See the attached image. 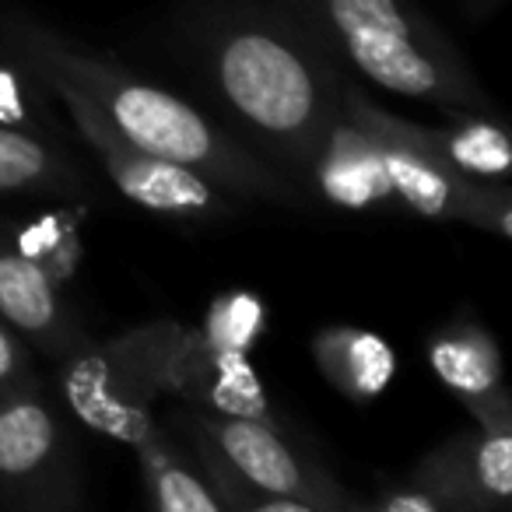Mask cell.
Here are the masks:
<instances>
[{
    "label": "cell",
    "instance_id": "cell-1",
    "mask_svg": "<svg viewBox=\"0 0 512 512\" xmlns=\"http://www.w3.org/2000/svg\"><path fill=\"white\" fill-rule=\"evenodd\" d=\"M4 39L15 46L18 60L29 67L32 78H60L78 88L116 134L148 155L186 165L228 193L288 207L302 204V190L292 179L232 141L218 123H211L179 95L137 81L123 67L78 50L64 36L25 18L4 22Z\"/></svg>",
    "mask_w": 512,
    "mask_h": 512
},
{
    "label": "cell",
    "instance_id": "cell-2",
    "mask_svg": "<svg viewBox=\"0 0 512 512\" xmlns=\"http://www.w3.org/2000/svg\"><path fill=\"white\" fill-rule=\"evenodd\" d=\"M200 43V67L218 102L278 162L306 179L337 116L330 57L295 18L267 11L218 15Z\"/></svg>",
    "mask_w": 512,
    "mask_h": 512
},
{
    "label": "cell",
    "instance_id": "cell-3",
    "mask_svg": "<svg viewBox=\"0 0 512 512\" xmlns=\"http://www.w3.org/2000/svg\"><path fill=\"white\" fill-rule=\"evenodd\" d=\"M292 18L327 57L376 88L446 113H491V99L449 36L411 0H292Z\"/></svg>",
    "mask_w": 512,
    "mask_h": 512
},
{
    "label": "cell",
    "instance_id": "cell-4",
    "mask_svg": "<svg viewBox=\"0 0 512 512\" xmlns=\"http://www.w3.org/2000/svg\"><path fill=\"white\" fill-rule=\"evenodd\" d=\"M172 428L211 484L221 512H351V498L320 460L299 453L274 421L232 418L186 404Z\"/></svg>",
    "mask_w": 512,
    "mask_h": 512
},
{
    "label": "cell",
    "instance_id": "cell-5",
    "mask_svg": "<svg viewBox=\"0 0 512 512\" xmlns=\"http://www.w3.org/2000/svg\"><path fill=\"white\" fill-rule=\"evenodd\" d=\"M337 102L355 123H362L372 137H376L379 151H383L386 176L393 186V200L407 207V211L421 214V218H439V221H463L481 232H491L498 239H509L512 232V193L509 186L495 183H477L460 172L446 169L425 155L421 148L407 144L400 134H393L383 120V106L372 102L355 81H337Z\"/></svg>",
    "mask_w": 512,
    "mask_h": 512
},
{
    "label": "cell",
    "instance_id": "cell-6",
    "mask_svg": "<svg viewBox=\"0 0 512 512\" xmlns=\"http://www.w3.org/2000/svg\"><path fill=\"white\" fill-rule=\"evenodd\" d=\"M127 334L162 397L232 418L274 421L271 400L249 355L211 348L197 327H183L176 320L144 323Z\"/></svg>",
    "mask_w": 512,
    "mask_h": 512
},
{
    "label": "cell",
    "instance_id": "cell-7",
    "mask_svg": "<svg viewBox=\"0 0 512 512\" xmlns=\"http://www.w3.org/2000/svg\"><path fill=\"white\" fill-rule=\"evenodd\" d=\"M74 449L39 383L0 397V505L29 512L78 509Z\"/></svg>",
    "mask_w": 512,
    "mask_h": 512
},
{
    "label": "cell",
    "instance_id": "cell-8",
    "mask_svg": "<svg viewBox=\"0 0 512 512\" xmlns=\"http://www.w3.org/2000/svg\"><path fill=\"white\" fill-rule=\"evenodd\" d=\"M39 81H43V88H50L53 99L64 102L67 116H71L81 141L92 148V155L99 158L102 169L109 172L116 190L127 200H134L137 207L155 211V214H169V218H214V214L228 211V197L211 179L186 169V165L148 155V151H141L137 144H130L127 137L116 134L106 116H102L78 88L67 85V81H60V78H39Z\"/></svg>",
    "mask_w": 512,
    "mask_h": 512
},
{
    "label": "cell",
    "instance_id": "cell-9",
    "mask_svg": "<svg viewBox=\"0 0 512 512\" xmlns=\"http://www.w3.org/2000/svg\"><path fill=\"white\" fill-rule=\"evenodd\" d=\"M60 362L64 404L81 425L127 446L158 425L155 404L162 393L151 383L130 334L113 341H85Z\"/></svg>",
    "mask_w": 512,
    "mask_h": 512
},
{
    "label": "cell",
    "instance_id": "cell-10",
    "mask_svg": "<svg viewBox=\"0 0 512 512\" xmlns=\"http://www.w3.org/2000/svg\"><path fill=\"white\" fill-rule=\"evenodd\" d=\"M404 484L439 512H502L512 491V428L477 425L428 449Z\"/></svg>",
    "mask_w": 512,
    "mask_h": 512
},
{
    "label": "cell",
    "instance_id": "cell-11",
    "mask_svg": "<svg viewBox=\"0 0 512 512\" xmlns=\"http://www.w3.org/2000/svg\"><path fill=\"white\" fill-rule=\"evenodd\" d=\"M425 358L439 383L456 393L477 425L512 428V397L505 390L502 355L498 344L481 323L449 320L435 330L425 348Z\"/></svg>",
    "mask_w": 512,
    "mask_h": 512
},
{
    "label": "cell",
    "instance_id": "cell-12",
    "mask_svg": "<svg viewBox=\"0 0 512 512\" xmlns=\"http://www.w3.org/2000/svg\"><path fill=\"white\" fill-rule=\"evenodd\" d=\"M0 320H8L25 341L39 344L46 355L67 358L85 344V330L74 320L60 285L18 249V242L0 235Z\"/></svg>",
    "mask_w": 512,
    "mask_h": 512
},
{
    "label": "cell",
    "instance_id": "cell-13",
    "mask_svg": "<svg viewBox=\"0 0 512 512\" xmlns=\"http://www.w3.org/2000/svg\"><path fill=\"white\" fill-rule=\"evenodd\" d=\"M306 179L316 197L327 200L330 207H344V211H369V207H386L393 200V186L376 137L362 123L351 120L341 102H337V116Z\"/></svg>",
    "mask_w": 512,
    "mask_h": 512
},
{
    "label": "cell",
    "instance_id": "cell-14",
    "mask_svg": "<svg viewBox=\"0 0 512 512\" xmlns=\"http://www.w3.org/2000/svg\"><path fill=\"white\" fill-rule=\"evenodd\" d=\"M383 120L393 134H400L407 144L432 155L446 169L477 179V183L509 186L512 144L502 123H495L491 113H460L449 127H421V123L404 120L390 109H383Z\"/></svg>",
    "mask_w": 512,
    "mask_h": 512
},
{
    "label": "cell",
    "instance_id": "cell-15",
    "mask_svg": "<svg viewBox=\"0 0 512 512\" xmlns=\"http://www.w3.org/2000/svg\"><path fill=\"white\" fill-rule=\"evenodd\" d=\"M313 362L320 376L351 404H369L397 372V355L393 348L372 330L358 327H327L309 344Z\"/></svg>",
    "mask_w": 512,
    "mask_h": 512
},
{
    "label": "cell",
    "instance_id": "cell-16",
    "mask_svg": "<svg viewBox=\"0 0 512 512\" xmlns=\"http://www.w3.org/2000/svg\"><path fill=\"white\" fill-rule=\"evenodd\" d=\"M137 470H141L144 502L158 512H221L211 484L204 481L193 456L179 449V442L162 425L151 428L134 442Z\"/></svg>",
    "mask_w": 512,
    "mask_h": 512
},
{
    "label": "cell",
    "instance_id": "cell-17",
    "mask_svg": "<svg viewBox=\"0 0 512 512\" xmlns=\"http://www.w3.org/2000/svg\"><path fill=\"white\" fill-rule=\"evenodd\" d=\"M78 179L43 137L0 127V193H64Z\"/></svg>",
    "mask_w": 512,
    "mask_h": 512
},
{
    "label": "cell",
    "instance_id": "cell-18",
    "mask_svg": "<svg viewBox=\"0 0 512 512\" xmlns=\"http://www.w3.org/2000/svg\"><path fill=\"white\" fill-rule=\"evenodd\" d=\"M267 330V309L264 302L256 299L253 292H225L207 306L204 320H200L197 334L204 337L211 348H221V351H249L256 348V341L264 337Z\"/></svg>",
    "mask_w": 512,
    "mask_h": 512
},
{
    "label": "cell",
    "instance_id": "cell-19",
    "mask_svg": "<svg viewBox=\"0 0 512 512\" xmlns=\"http://www.w3.org/2000/svg\"><path fill=\"white\" fill-rule=\"evenodd\" d=\"M18 249L29 253L57 285L64 278H71V271L81 260L78 228H74V221L64 218V214H46V218L32 221V225L18 235Z\"/></svg>",
    "mask_w": 512,
    "mask_h": 512
},
{
    "label": "cell",
    "instance_id": "cell-20",
    "mask_svg": "<svg viewBox=\"0 0 512 512\" xmlns=\"http://www.w3.org/2000/svg\"><path fill=\"white\" fill-rule=\"evenodd\" d=\"M0 127L22 130V134H46V109L39 102L36 88L22 78V71L0 60Z\"/></svg>",
    "mask_w": 512,
    "mask_h": 512
},
{
    "label": "cell",
    "instance_id": "cell-21",
    "mask_svg": "<svg viewBox=\"0 0 512 512\" xmlns=\"http://www.w3.org/2000/svg\"><path fill=\"white\" fill-rule=\"evenodd\" d=\"M32 355L25 337L11 327L8 320H0V397L18 386L32 383Z\"/></svg>",
    "mask_w": 512,
    "mask_h": 512
},
{
    "label": "cell",
    "instance_id": "cell-22",
    "mask_svg": "<svg viewBox=\"0 0 512 512\" xmlns=\"http://www.w3.org/2000/svg\"><path fill=\"white\" fill-rule=\"evenodd\" d=\"M502 4H505V0H463V11H467L470 18H477V22H481V18L495 15Z\"/></svg>",
    "mask_w": 512,
    "mask_h": 512
}]
</instances>
